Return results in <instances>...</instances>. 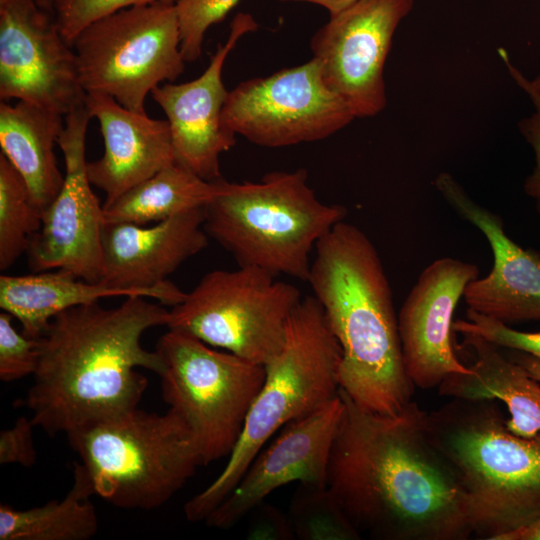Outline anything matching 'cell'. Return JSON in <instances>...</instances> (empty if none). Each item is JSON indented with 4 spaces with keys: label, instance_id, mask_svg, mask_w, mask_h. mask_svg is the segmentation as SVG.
<instances>
[{
    "label": "cell",
    "instance_id": "1",
    "mask_svg": "<svg viewBox=\"0 0 540 540\" xmlns=\"http://www.w3.org/2000/svg\"><path fill=\"white\" fill-rule=\"evenodd\" d=\"M340 394L345 410L331 450L327 487L361 536H472L466 494L430 433L427 412L413 401L396 413L373 412Z\"/></svg>",
    "mask_w": 540,
    "mask_h": 540
},
{
    "label": "cell",
    "instance_id": "2",
    "mask_svg": "<svg viewBox=\"0 0 540 540\" xmlns=\"http://www.w3.org/2000/svg\"><path fill=\"white\" fill-rule=\"evenodd\" d=\"M162 304L131 296L115 308L98 302L56 315L39 338V359L24 403L31 421L53 436L138 408L147 388L141 367L160 375V354L141 338L167 325Z\"/></svg>",
    "mask_w": 540,
    "mask_h": 540
},
{
    "label": "cell",
    "instance_id": "3",
    "mask_svg": "<svg viewBox=\"0 0 540 540\" xmlns=\"http://www.w3.org/2000/svg\"><path fill=\"white\" fill-rule=\"evenodd\" d=\"M307 282L341 347L340 390L366 410H402L415 386L405 369L392 291L373 243L355 225L338 222L316 244Z\"/></svg>",
    "mask_w": 540,
    "mask_h": 540
},
{
    "label": "cell",
    "instance_id": "4",
    "mask_svg": "<svg viewBox=\"0 0 540 540\" xmlns=\"http://www.w3.org/2000/svg\"><path fill=\"white\" fill-rule=\"evenodd\" d=\"M496 400H452L427 412L430 433L468 501L472 534L501 540L540 518V433H512Z\"/></svg>",
    "mask_w": 540,
    "mask_h": 540
},
{
    "label": "cell",
    "instance_id": "5",
    "mask_svg": "<svg viewBox=\"0 0 540 540\" xmlns=\"http://www.w3.org/2000/svg\"><path fill=\"white\" fill-rule=\"evenodd\" d=\"M341 358L320 302L314 295L302 297L288 319L282 348L264 365V382L225 467L184 505L188 521L209 516L276 432L339 395Z\"/></svg>",
    "mask_w": 540,
    "mask_h": 540
},
{
    "label": "cell",
    "instance_id": "6",
    "mask_svg": "<svg viewBox=\"0 0 540 540\" xmlns=\"http://www.w3.org/2000/svg\"><path fill=\"white\" fill-rule=\"evenodd\" d=\"M307 179L306 170L297 169L258 182L215 180V194L204 206L206 233L239 266L307 281L310 254L347 214L343 206L320 201Z\"/></svg>",
    "mask_w": 540,
    "mask_h": 540
},
{
    "label": "cell",
    "instance_id": "7",
    "mask_svg": "<svg viewBox=\"0 0 540 540\" xmlns=\"http://www.w3.org/2000/svg\"><path fill=\"white\" fill-rule=\"evenodd\" d=\"M96 495L123 509L167 503L203 465L194 438L171 410L138 408L67 435Z\"/></svg>",
    "mask_w": 540,
    "mask_h": 540
},
{
    "label": "cell",
    "instance_id": "8",
    "mask_svg": "<svg viewBox=\"0 0 540 540\" xmlns=\"http://www.w3.org/2000/svg\"><path fill=\"white\" fill-rule=\"evenodd\" d=\"M156 351L163 400L190 430L203 465L229 457L264 382V365L173 329Z\"/></svg>",
    "mask_w": 540,
    "mask_h": 540
},
{
    "label": "cell",
    "instance_id": "9",
    "mask_svg": "<svg viewBox=\"0 0 540 540\" xmlns=\"http://www.w3.org/2000/svg\"><path fill=\"white\" fill-rule=\"evenodd\" d=\"M175 4L125 8L87 25L72 43L86 93L105 94L145 112L149 93L184 71Z\"/></svg>",
    "mask_w": 540,
    "mask_h": 540
},
{
    "label": "cell",
    "instance_id": "10",
    "mask_svg": "<svg viewBox=\"0 0 540 540\" xmlns=\"http://www.w3.org/2000/svg\"><path fill=\"white\" fill-rule=\"evenodd\" d=\"M275 277L251 266L211 271L173 306L166 326L265 365L282 348L302 298L294 285Z\"/></svg>",
    "mask_w": 540,
    "mask_h": 540
},
{
    "label": "cell",
    "instance_id": "11",
    "mask_svg": "<svg viewBox=\"0 0 540 540\" xmlns=\"http://www.w3.org/2000/svg\"><path fill=\"white\" fill-rule=\"evenodd\" d=\"M355 119L323 78L320 62L251 78L229 91L223 127L263 147L279 148L326 139Z\"/></svg>",
    "mask_w": 540,
    "mask_h": 540
},
{
    "label": "cell",
    "instance_id": "12",
    "mask_svg": "<svg viewBox=\"0 0 540 540\" xmlns=\"http://www.w3.org/2000/svg\"><path fill=\"white\" fill-rule=\"evenodd\" d=\"M92 118L84 103L65 115L58 138L65 174L61 189L42 214L40 230L27 251L30 267L38 272L62 269L89 282H102L104 209L90 182L86 161V133Z\"/></svg>",
    "mask_w": 540,
    "mask_h": 540
},
{
    "label": "cell",
    "instance_id": "13",
    "mask_svg": "<svg viewBox=\"0 0 540 540\" xmlns=\"http://www.w3.org/2000/svg\"><path fill=\"white\" fill-rule=\"evenodd\" d=\"M414 0H359L330 15L311 39L327 86L355 118L374 117L387 104L384 67L401 21Z\"/></svg>",
    "mask_w": 540,
    "mask_h": 540
},
{
    "label": "cell",
    "instance_id": "14",
    "mask_svg": "<svg viewBox=\"0 0 540 540\" xmlns=\"http://www.w3.org/2000/svg\"><path fill=\"white\" fill-rule=\"evenodd\" d=\"M73 47L36 0H0V98L63 116L85 103Z\"/></svg>",
    "mask_w": 540,
    "mask_h": 540
},
{
    "label": "cell",
    "instance_id": "15",
    "mask_svg": "<svg viewBox=\"0 0 540 540\" xmlns=\"http://www.w3.org/2000/svg\"><path fill=\"white\" fill-rule=\"evenodd\" d=\"M345 410L340 394L314 412L285 425L251 461L230 494L205 519L228 529L276 489L292 482L327 486L332 446Z\"/></svg>",
    "mask_w": 540,
    "mask_h": 540
},
{
    "label": "cell",
    "instance_id": "16",
    "mask_svg": "<svg viewBox=\"0 0 540 540\" xmlns=\"http://www.w3.org/2000/svg\"><path fill=\"white\" fill-rule=\"evenodd\" d=\"M475 264L440 258L428 265L405 299L398 330L406 372L415 387H438L453 374H470L452 346L453 315L466 286L478 278Z\"/></svg>",
    "mask_w": 540,
    "mask_h": 540
},
{
    "label": "cell",
    "instance_id": "17",
    "mask_svg": "<svg viewBox=\"0 0 540 540\" xmlns=\"http://www.w3.org/2000/svg\"><path fill=\"white\" fill-rule=\"evenodd\" d=\"M208 245L204 207L195 208L153 226L105 224L102 233V283L135 290L162 305L175 306L187 293L167 277Z\"/></svg>",
    "mask_w": 540,
    "mask_h": 540
},
{
    "label": "cell",
    "instance_id": "18",
    "mask_svg": "<svg viewBox=\"0 0 540 540\" xmlns=\"http://www.w3.org/2000/svg\"><path fill=\"white\" fill-rule=\"evenodd\" d=\"M256 29L251 15L239 13L231 23L228 39L217 46L198 78L181 84L163 83L151 92L167 116L176 163L207 181L222 178L220 156L236 143V135L222 125L229 93L222 80L223 65L238 40Z\"/></svg>",
    "mask_w": 540,
    "mask_h": 540
},
{
    "label": "cell",
    "instance_id": "19",
    "mask_svg": "<svg viewBox=\"0 0 540 540\" xmlns=\"http://www.w3.org/2000/svg\"><path fill=\"white\" fill-rule=\"evenodd\" d=\"M434 186L484 234L493 253L491 272L465 288L468 308L507 325L540 320V251L516 244L507 236L501 217L475 202L450 173H439Z\"/></svg>",
    "mask_w": 540,
    "mask_h": 540
},
{
    "label": "cell",
    "instance_id": "20",
    "mask_svg": "<svg viewBox=\"0 0 540 540\" xmlns=\"http://www.w3.org/2000/svg\"><path fill=\"white\" fill-rule=\"evenodd\" d=\"M85 104L98 120L104 140L103 156L87 164L91 184L105 193L103 207L176 163L167 120L132 111L100 93H87Z\"/></svg>",
    "mask_w": 540,
    "mask_h": 540
},
{
    "label": "cell",
    "instance_id": "21",
    "mask_svg": "<svg viewBox=\"0 0 540 540\" xmlns=\"http://www.w3.org/2000/svg\"><path fill=\"white\" fill-rule=\"evenodd\" d=\"M464 344L473 351L470 374H453L439 386L442 396L502 401L509 413L508 429L521 437L540 433V382L502 348L483 337L463 333Z\"/></svg>",
    "mask_w": 540,
    "mask_h": 540
},
{
    "label": "cell",
    "instance_id": "22",
    "mask_svg": "<svg viewBox=\"0 0 540 540\" xmlns=\"http://www.w3.org/2000/svg\"><path fill=\"white\" fill-rule=\"evenodd\" d=\"M64 124L65 116L28 102L0 103L1 153L24 179L42 214L64 181L55 155Z\"/></svg>",
    "mask_w": 540,
    "mask_h": 540
},
{
    "label": "cell",
    "instance_id": "23",
    "mask_svg": "<svg viewBox=\"0 0 540 540\" xmlns=\"http://www.w3.org/2000/svg\"><path fill=\"white\" fill-rule=\"evenodd\" d=\"M141 296L144 293L89 282L62 269L38 274L0 276V307L22 326V333L40 338L51 320L68 309L109 297Z\"/></svg>",
    "mask_w": 540,
    "mask_h": 540
},
{
    "label": "cell",
    "instance_id": "24",
    "mask_svg": "<svg viewBox=\"0 0 540 540\" xmlns=\"http://www.w3.org/2000/svg\"><path fill=\"white\" fill-rule=\"evenodd\" d=\"M73 485L61 500L25 510L0 505V540H88L97 533L98 518L90 497L91 479L73 464Z\"/></svg>",
    "mask_w": 540,
    "mask_h": 540
},
{
    "label": "cell",
    "instance_id": "25",
    "mask_svg": "<svg viewBox=\"0 0 540 540\" xmlns=\"http://www.w3.org/2000/svg\"><path fill=\"white\" fill-rule=\"evenodd\" d=\"M215 181H207L174 163L137 184L103 207L105 224L145 226L204 207L214 196Z\"/></svg>",
    "mask_w": 540,
    "mask_h": 540
},
{
    "label": "cell",
    "instance_id": "26",
    "mask_svg": "<svg viewBox=\"0 0 540 540\" xmlns=\"http://www.w3.org/2000/svg\"><path fill=\"white\" fill-rule=\"evenodd\" d=\"M42 213L32 202L29 189L8 159L0 154V270L27 253L40 230Z\"/></svg>",
    "mask_w": 540,
    "mask_h": 540
},
{
    "label": "cell",
    "instance_id": "27",
    "mask_svg": "<svg viewBox=\"0 0 540 540\" xmlns=\"http://www.w3.org/2000/svg\"><path fill=\"white\" fill-rule=\"evenodd\" d=\"M288 516L299 540L361 539L327 486L301 485L292 498Z\"/></svg>",
    "mask_w": 540,
    "mask_h": 540
},
{
    "label": "cell",
    "instance_id": "28",
    "mask_svg": "<svg viewBox=\"0 0 540 540\" xmlns=\"http://www.w3.org/2000/svg\"><path fill=\"white\" fill-rule=\"evenodd\" d=\"M239 0H176L181 51L185 62L200 59L206 31L224 20Z\"/></svg>",
    "mask_w": 540,
    "mask_h": 540
},
{
    "label": "cell",
    "instance_id": "29",
    "mask_svg": "<svg viewBox=\"0 0 540 540\" xmlns=\"http://www.w3.org/2000/svg\"><path fill=\"white\" fill-rule=\"evenodd\" d=\"M175 4L176 0H54L53 14L66 42L97 19L132 6L152 3Z\"/></svg>",
    "mask_w": 540,
    "mask_h": 540
},
{
    "label": "cell",
    "instance_id": "30",
    "mask_svg": "<svg viewBox=\"0 0 540 540\" xmlns=\"http://www.w3.org/2000/svg\"><path fill=\"white\" fill-rule=\"evenodd\" d=\"M12 318L5 311L0 313V379L4 382L33 376L39 359V338L17 332Z\"/></svg>",
    "mask_w": 540,
    "mask_h": 540
},
{
    "label": "cell",
    "instance_id": "31",
    "mask_svg": "<svg viewBox=\"0 0 540 540\" xmlns=\"http://www.w3.org/2000/svg\"><path fill=\"white\" fill-rule=\"evenodd\" d=\"M467 320L453 322V331L472 333L493 344L532 355L540 360V332H523L468 308Z\"/></svg>",
    "mask_w": 540,
    "mask_h": 540
},
{
    "label": "cell",
    "instance_id": "32",
    "mask_svg": "<svg viewBox=\"0 0 540 540\" xmlns=\"http://www.w3.org/2000/svg\"><path fill=\"white\" fill-rule=\"evenodd\" d=\"M498 53L511 78L527 94L534 107L532 114L520 121L519 130L532 147L535 156L534 169L526 178L523 189L528 196L540 200V93L532 81L513 65L504 49L500 48Z\"/></svg>",
    "mask_w": 540,
    "mask_h": 540
},
{
    "label": "cell",
    "instance_id": "33",
    "mask_svg": "<svg viewBox=\"0 0 540 540\" xmlns=\"http://www.w3.org/2000/svg\"><path fill=\"white\" fill-rule=\"evenodd\" d=\"M35 425L30 418L19 417L11 428L0 433V463L19 464L30 467L36 462V448L33 442Z\"/></svg>",
    "mask_w": 540,
    "mask_h": 540
},
{
    "label": "cell",
    "instance_id": "34",
    "mask_svg": "<svg viewBox=\"0 0 540 540\" xmlns=\"http://www.w3.org/2000/svg\"><path fill=\"white\" fill-rule=\"evenodd\" d=\"M246 536L251 540H293L296 539L288 516L278 507L265 501L254 507L250 513Z\"/></svg>",
    "mask_w": 540,
    "mask_h": 540
},
{
    "label": "cell",
    "instance_id": "35",
    "mask_svg": "<svg viewBox=\"0 0 540 540\" xmlns=\"http://www.w3.org/2000/svg\"><path fill=\"white\" fill-rule=\"evenodd\" d=\"M515 362L524 367L530 376L540 382V360L530 354L514 351L510 356Z\"/></svg>",
    "mask_w": 540,
    "mask_h": 540
},
{
    "label": "cell",
    "instance_id": "36",
    "mask_svg": "<svg viewBox=\"0 0 540 540\" xmlns=\"http://www.w3.org/2000/svg\"><path fill=\"white\" fill-rule=\"evenodd\" d=\"M501 540H540V518L528 526L504 535Z\"/></svg>",
    "mask_w": 540,
    "mask_h": 540
},
{
    "label": "cell",
    "instance_id": "37",
    "mask_svg": "<svg viewBox=\"0 0 540 540\" xmlns=\"http://www.w3.org/2000/svg\"><path fill=\"white\" fill-rule=\"evenodd\" d=\"M281 1H303L313 3L327 9L330 15L337 14L350 7L359 0H281Z\"/></svg>",
    "mask_w": 540,
    "mask_h": 540
},
{
    "label": "cell",
    "instance_id": "38",
    "mask_svg": "<svg viewBox=\"0 0 540 540\" xmlns=\"http://www.w3.org/2000/svg\"><path fill=\"white\" fill-rule=\"evenodd\" d=\"M38 5L45 10L53 12L54 0H36Z\"/></svg>",
    "mask_w": 540,
    "mask_h": 540
},
{
    "label": "cell",
    "instance_id": "39",
    "mask_svg": "<svg viewBox=\"0 0 540 540\" xmlns=\"http://www.w3.org/2000/svg\"><path fill=\"white\" fill-rule=\"evenodd\" d=\"M534 87L536 88V90L540 93V72L538 73V75L533 79L531 80Z\"/></svg>",
    "mask_w": 540,
    "mask_h": 540
},
{
    "label": "cell",
    "instance_id": "40",
    "mask_svg": "<svg viewBox=\"0 0 540 540\" xmlns=\"http://www.w3.org/2000/svg\"><path fill=\"white\" fill-rule=\"evenodd\" d=\"M536 211H537L538 215L540 216V200L536 201Z\"/></svg>",
    "mask_w": 540,
    "mask_h": 540
}]
</instances>
